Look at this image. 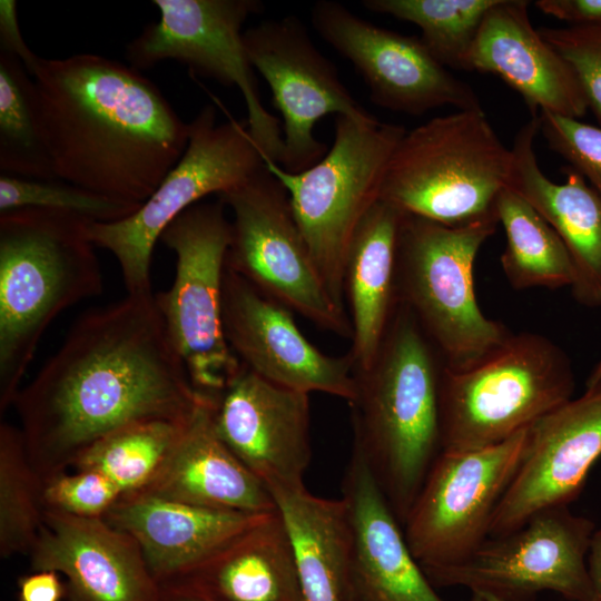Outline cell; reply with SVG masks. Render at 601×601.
I'll return each instance as SVG.
<instances>
[{"instance_id":"obj_1","label":"cell","mask_w":601,"mask_h":601,"mask_svg":"<svg viewBox=\"0 0 601 601\" xmlns=\"http://www.w3.org/2000/svg\"><path fill=\"white\" fill-rule=\"evenodd\" d=\"M203 397L150 292L82 314L12 406L43 480L69 471L85 449L125 425L188 418Z\"/></svg>"},{"instance_id":"obj_2","label":"cell","mask_w":601,"mask_h":601,"mask_svg":"<svg viewBox=\"0 0 601 601\" xmlns=\"http://www.w3.org/2000/svg\"><path fill=\"white\" fill-rule=\"evenodd\" d=\"M31 77L57 179L142 204L186 150L189 124L131 66L95 53L39 57Z\"/></svg>"},{"instance_id":"obj_3","label":"cell","mask_w":601,"mask_h":601,"mask_svg":"<svg viewBox=\"0 0 601 601\" xmlns=\"http://www.w3.org/2000/svg\"><path fill=\"white\" fill-rule=\"evenodd\" d=\"M444 363L411 311L398 302L368 366L354 370L353 445L403 526L441 452Z\"/></svg>"},{"instance_id":"obj_4","label":"cell","mask_w":601,"mask_h":601,"mask_svg":"<svg viewBox=\"0 0 601 601\" xmlns=\"http://www.w3.org/2000/svg\"><path fill=\"white\" fill-rule=\"evenodd\" d=\"M92 221L26 207L0 213V414L13 404L46 329L66 309L99 296L104 278Z\"/></svg>"},{"instance_id":"obj_5","label":"cell","mask_w":601,"mask_h":601,"mask_svg":"<svg viewBox=\"0 0 601 601\" xmlns=\"http://www.w3.org/2000/svg\"><path fill=\"white\" fill-rule=\"evenodd\" d=\"M512 161L511 148L482 109L457 110L405 132L388 161L380 199L450 227L497 219L496 201L509 185Z\"/></svg>"},{"instance_id":"obj_6","label":"cell","mask_w":601,"mask_h":601,"mask_svg":"<svg viewBox=\"0 0 601 601\" xmlns=\"http://www.w3.org/2000/svg\"><path fill=\"white\" fill-rule=\"evenodd\" d=\"M497 224L490 218L450 227L404 214L400 225L397 300L411 311L450 370L471 367L512 334L483 314L474 289L476 255Z\"/></svg>"},{"instance_id":"obj_7","label":"cell","mask_w":601,"mask_h":601,"mask_svg":"<svg viewBox=\"0 0 601 601\" xmlns=\"http://www.w3.org/2000/svg\"><path fill=\"white\" fill-rule=\"evenodd\" d=\"M568 354L544 335L522 332L461 371L444 366L440 383L441 451L499 444L572 398Z\"/></svg>"},{"instance_id":"obj_8","label":"cell","mask_w":601,"mask_h":601,"mask_svg":"<svg viewBox=\"0 0 601 601\" xmlns=\"http://www.w3.org/2000/svg\"><path fill=\"white\" fill-rule=\"evenodd\" d=\"M334 142L314 166L287 173L266 167L287 190L297 225L334 302L347 312L343 272L351 239L380 200L388 161L407 131L373 118L336 116Z\"/></svg>"},{"instance_id":"obj_9","label":"cell","mask_w":601,"mask_h":601,"mask_svg":"<svg viewBox=\"0 0 601 601\" xmlns=\"http://www.w3.org/2000/svg\"><path fill=\"white\" fill-rule=\"evenodd\" d=\"M265 167L247 124L218 125L208 104L189 122L185 152L151 196L122 220L91 223L89 238L115 256L127 294L150 293L151 256L167 226L206 196L228 191Z\"/></svg>"},{"instance_id":"obj_10","label":"cell","mask_w":601,"mask_h":601,"mask_svg":"<svg viewBox=\"0 0 601 601\" xmlns=\"http://www.w3.org/2000/svg\"><path fill=\"white\" fill-rule=\"evenodd\" d=\"M225 204L199 201L183 211L159 240L176 255L175 278L155 294L168 334L193 387L218 400L240 367L223 325V285L231 224Z\"/></svg>"},{"instance_id":"obj_11","label":"cell","mask_w":601,"mask_h":601,"mask_svg":"<svg viewBox=\"0 0 601 601\" xmlns=\"http://www.w3.org/2000/svg\"><path fill=\"white\" fill-rule=\"evenodd\" d=\"M231 211L226 268L317 327L352 338L294 217L287 190L265 167L217 196Z\"/></svg>"},{"instance_id":"obj_12","label":"cell","mask_w":601,"mask_h":601,"mask_svg":"<svg viewBox=\"0 0 601 601\" xmlns=\"http://www.w3.org/2000/svg\"><path fill=\"white\" fill-rule=\"evenodd\" d=\"M160 18L126 47L130 66L149 69L165 60L187 65L203 77L240 91L247 127L265 164L279 165L283 129L263 105L243 41V26L262 12L258 0H154Z\"/></svg>"},{"instance_id":"obj_13","label":"cell","mask_w":601,"mask_h":601,"mask_svg":"<svg viewBox=\"0 0 601 601\" xmlns=\"http://www.w3.org/2000/svg\"><path fill=\"white\" fill-rule=\"evenodd\" d=\"M529 427L495 445L436 456L403 523L426 577L464 560L489 538L494 512L523 461Z\"/></svg>"},{"instance_id":"obj_14","label":"cell","mask_w":601,"mask_h":601,"mask_svg":"<svg viewBox=\"0 0 601 601\" xmlns=\"http://www.w3.org/2000/svg\"><path fill=\"white\" fill-rule=\"evenodd\" d=\"M594 530L592 520L574 514L569 505L544 509L426 578L434 588L462 587L504 601H529L542 591L570 601H594L587 562Z\"/></svg>"},{"instance_id":"obj_15","label":"cell","mask_w":601,"mask_h":601,"mask_svg":"<svg viewBox=\"0 0 601 601\" xmlns=\"http://www.w3.org/2000/svg\"><path fill=\"white\" fill-rule=\"evenodd\" d=\"M243 41L252 67L266 80L282 115L279 166L285 171H304L325 156L327 146L313 132L323 117L375 118L352 96L295 16L264 20L246 29Z\"/></svg>"},{"instance_id":"obj_16","label":"cell","mask_w":601,"mask_h":601,"mask_svg":"<svg viewBox=\"0 0 601 601\" xmlns=\"http://www.w3.org/2000/svg\"><path fill=\"white\" fill-rule=\"evenodd\" d=\"M312 24L354 66L382 108L413 116L444 106L482 109L471 86L440 63L420 38L377 27L329 0L313 6Z\"/></svg>"},{"instance_id":"obj_17","label":"cell","mask_w":601,"mask_h":601,"mask_svg":"<svg viewBox=\"0 0 601 601\" xmlns=\"http://www.w3.org/2000/svg\"><path fill=\"white\" fill-rule=\"evenodd\" d=\"M293 314L225 268L224 333L239 362L280 386L307 394H329L348 402L355 394L351 355L322 352L300 332Z\"/></svg>"},{"instance_id":"obj_18","label":"cell","mask_w":601,"mask_h":601,"mask_svg":"<svg viewBox=\"0 0 601 601\" xmlns=\"http://www.w3.org/2000/svg\"><path fill=\"white\" fill-rule=\"evenodd\" d=\"M601 457V383L529 427L523 461L501 499L489 536L506 534L544 509L569 505Z\"/></svg>"},{"instance_id":"obj_19","label":"cell","mask_w":601,"mask_h":601,"mask_svg":"<svg viewBox=\"0 0 601 601\" xmlns=\"http://www.w3.org/2000/svg\"><path fill=\"white\" fill-rule=\"evenodd\" d=\"M215 427L268 490L304 484L312 459L309 394L273 383L240 363L217 401Z\"/></svg>"},{"instance_id":"obj_20","label":"cell","mask_w":601,"mask_h":601,"mask_svg":"<svg viewBox=\"0 0 601 601\" xmlns=\"http://www.w3.org/2000/svg\"><path fill=\"white\" fill-rule=\"evenodd\" d=\"M31 571L66 578L69 601H158L160 587L138 542L102 518L43 511Z\"/></svg>"},{"instance_id":"obj_21","label":"cell","mask_w":601,"mask_h":601,"mask_svg":"<svg viewBox=\"0 0 601 601\" xmlns=\"http://www.w3.org/2000/svg\"><path fill=\"white\" fill-rule=\"evenodd\" d=\"M352 528L349 601H443L413 556L404 530L354 447L342 483Z\"/></svg>"},{"instance_id":"obj_22","label":"cell","mask_w":601,"mask_h":601,"mask_svg":"<svg viewBox=\"0 0 601 601\" xmlns=\"http://www.w3.org/2000/svg\"><path fill=\"white\" fill-rule=\"evenodd\" d=\"M529 1L496 0L485 13L467 57V70L502 78L532 117L548 111L583 117L589 105L572 67L531 24Z\"/></svg>"},{"instance_id":"obj_23","label":"cell","mask_w":601,"mask_h":601,"mask_svg":"<svg viewBox=\"0 0 601 601\" xmlns=\"http://www.w3.org/2000/svg\"><path fill=\"white\" fill-rule=\"evenodd\" d=\"M266 514L204 508L138 492L121 495L102 519L138 542L160 584L183 577Z\"/></svg>"},{"instance_id":"obj_24","label":"cell","mask_w":601,"mask_h":601,"mask_svg":"<svg viewBox=\"0 0 601 601\" xmlns=\"http://www.w3.org/2000/svg\"><path fill=\"white\" fill-rule=\"evenodd\" d=\"M539 115L516 132L509 187L523 197L555 230L572 259L575 278L572 293L588 307H601V195L582 175L566 169V180L556 184L540 169L534 141Z\"/></svg>"},{"instance_id":"obj_25","label":"cell","mask_w":601,"mask_h":601,"mask_svg":"<svg viewBox=\"0 0 601 601\" xmlns=\"http://www.w3.org/2000/svg\"><path fill=\"white\" fill-rule=\"evenodd\" d=\"M217 401L203 397L167 460L139 492L218 510L276 511L267 486L219 437L215 427Z\"/></svg>"},{"instance_id":"obj_26","label":"cell","mask_w":601,"mask_h":601,"mask_svg":"<svg viewBox=\"0 0 601 601\" xmlns=\"http://www.w3.org/2000/svg\"><path fill=\"white\" fill-rule=\"evenodd\" d=\"M403 215L380 199L358 224L346 253L343 290L354 370L371 364L398 304L396 245Z\"/></svg>"},{"instance_id":"obj_27","label":"cell","mask_w":601,"mask_h":601,"mask_svg":"<svg viewBox=\"0 0 601 601\" xmlns=\"http://www.w3.org/2000/svg\"><path fill=\"white\" fill-rule=\"evenodd\" d=\"M293 548L303 601H349L352 528L345 501L304 484L269 490Z\"/></svg>"},{"instance_id":"obj_28","label":"cell","mask_w":601,"mask_h":601,"mask_svg":"<svg viewBox=\"0 0 601 601\" xmlns=\"http://www.w3.org/2000/svg\"><path fill=\"white\" fill-rule=\"evenodd\" d=\"M174 580L194 583L223 601H303L293 548L277 510Z\"/></svg>"},{"instance_id":"obj_29","label":"cell","mask_w":601,"mask_h":601,"mask_svg":"<svg viewBox=\"0 0 601 601\" xmlns=\"http://www.w3.org/2000/svg\"><path fill=\"white\" fill-rule=\"evenodd\" d=\"M496 216L506 239L501 266L513 288L572 287L575 270L562 239L548 221L509 186L499 195Z\"/></svg>"},{"instance_id":"obj_30","label":"cell","mask_w":601,"mask_h":601,"mask_svg":"<svg viewBox=\"0 0 601 601\" xmlns=\"http://www.w3.org/2000/svg\"><path fill=\"white\" fill-rule=\"evenodd\" d=\"M189 417L151 418L125 425L85 449L70 470L101 473L121 495L139 492L167 460Z\"/></svg>"},{"instance_id":"obj_31","label":"cell","mask_w":601,"mask_h":601,"mask_svg":"<svg viewBox=\"0 0 601 601\" xmlns=\"http://www.w3.org/2000/svg\"><path fill=\"white\" fill-rule=\"evenodd\" d=\"M0 170L1 174L57 179L45 146L32 77L22 61L0 50Z\"/></svg>"},{"instance_id":"obj_32","label":"cell","mask_w":601,"mask_h":601,"mask_svg":"<svg viewBox=\"0 0 601 601\" xmlns=\"http://www.w3.org/2000/svg\"><path fill=\"white\" fill-rule=\"evenodd\" d=\"M43 481L19 427L0 424V555L29 554L42 524Z\"/></svg>"},{"instance_id":"obj_33","label":"cell","mask_w":601,"mask_h":601,"mask_svg":"<svg viewBox=\"0 0 601 601\" xmlns=\"http://www.w3.org/2000/svg\"><path fill=\"white\" fill-rule=\"evenodd\" d=\"M496 0H364L363 7L417 26L421 40L445 68L467 70L485 13Z\"/></svg>"},{"instance_id":"obj_34","label":"cell","mask_w":601,"mask_h":601,"mask_svg":"<svg viewBox=\"0 0 601 601\" xmlns=\"http://www.w3.org/2000/svg\"><path fill=\"white\" fill-rule=\"evenodd\" d=\"M140 206L60 179L0 175V213L35 207L70 213L92 223H115L131 216Z\"/></svg>"},{"instance_id":"obj_35","label":"cell","mask_w":601,"mask_h":601,"mask_svg":"<svg viewBox=\"0 0 601 601\" xmlns=\"http://www.w3.org/2000/svg\"><path fill=\"white\" fill-rule=\"evenodd\" d=\"M42 481L45 508L78 516L102 518L121 496L118 487L96 471H67Z\"/></svg>"},{"instance_id":"obj_36","label":"cell","mask_w":601,"mask_h":601,"mask_svg":"<svg viewBox=\"0 0 601 601\" xmlns=\"http://www.w3.org/2000/svg\"><path fill=\"white\" fill-rule=\"evenodd\" d=\"M540 132L601 195V128L562 115L540 111Z\"/></svg>"},{"instance_id":"obj_37","label":"cell","mask_w":601,"mask_h":601,"mask_svg":"<svg viewBox=\"0 0 601 601\" xmlns=\"http://www.w3.org/2000/svg\"><path fill=\"white\" fill-rule=\"evenodd\" d=\"M541 37L572 67L589 108L601 124V23L540 28Z\"/></svg>"},{"instance_id":"obj_38","label":"cell","mask_w":601,"mask_h":601,"mask_svg":"<svg viewBox=\"0 0 601 601\" xmlns=\"http://www.w3.org/2000/svg\"><path fill=\"white\" fill-rule=\"evenodd\" d=\"M0 50L18 57L31 76L39 57L23 40L18 23L16 0L0 1Z\"/></svg>"},{"instance_id":"obj_39","label":"cell","mask_w":601,"mask_h":601,"mask_svg":"<svg viewBox=\"0 0 601 601\" xmlns=\"http://www.w3.org/2000/svg\"><path fill=\"white\" fill-rule=\"evenodd\" d=\"M534 4L545 14L572 26L601 23V0H538Z\"/></svg>"},{"instance_id":"obj_40","label":"cell","mask_w":601,"mask_h":601,"mask_svg":"<svg viewBox=\"0 0 601 601\" xmlns=\"http://www.w3.org/2000/svg\"><path fill=\"white\" fill-rule=\"evenodd\" d=\"M66 583L56 571H31L18 579V601H61Z\"/></svg>"},{"instance_id":"obj_41","label":"cell","mask_w":601,"mask_h":601,"mask_svg":"<svg viewBox=\"0 0 601 601\" xmlns=\"http://www.w3.org/2000/svg\"><path fill=\"white\" fill-rule=\"evenodd\" d=\"M158 601H223L203 588L185 580H171L159 584Z\"/></svg>"},{"instance_id":"obj_42","label":"cell","mask_w":601,"mask_h":601,"mask_svg":"<svg viewBox=\"0 0 601 601\" xmlns=\"http://www.w3.org/2000/svg\"><path fill=\"white\" fill-rule=\"evenodd\" d=\"M587 562L594 600L601 601V528L592 534Z\"/></svg>"},{"instance_id":"obj_43","label":"cell","mask_w":601,"mask_h":601,"mask_svg":"<svg viewBox=\"0 0 601 601\" xmlns=\"http://www.w3.org/2000/svg\"><path fill=\"white\" fill-rule=\"evenodd\" d=\"M601 383V358L593 367L592 372L590 373L589 377L585 381V388L594 386L597 384Z\"/></svg>"},{"instance_id":"obj_44","label":"cell","mask_w":601,"mask_h":601,"mask_svg":"<svg viewBox=\"0 0 601 601\" xmlns=\"http://www.w3.org/2000/svg\"><path fill=\"white\" fill-rule=\"evenodd\" d=\"M471 601H504L486 592H472ZM595 601V600H594Z\"/></svg>"}]
</instances>
